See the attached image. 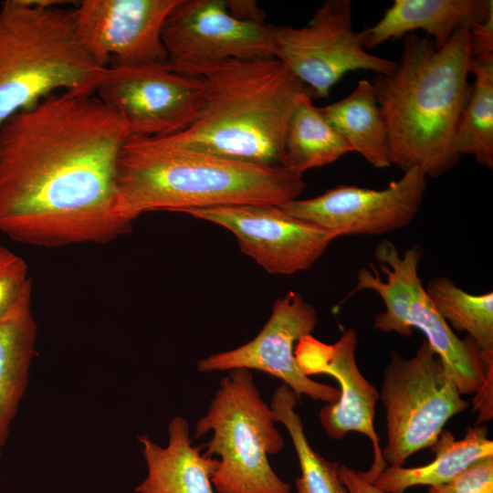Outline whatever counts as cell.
<instances>
[{
  "instance_id": "6da1fadb",
  "label": "cell",
  "mask_w": 493,
  "mask_h": 493,
  "mask_svg": "<svg viewBox=\"0 0 493 493\" xmlns=\"http://www.w3.org/2000/svg\"><path fill=\"white\" fill-rule=\"evenodd\" d=\"M129 137L95 94L58 92L12 116L0 129V233L45 247L128 233L116 176Z\"/></svg>"
},
{
  "instance_id": "7a4b0ae2",
  "label": "cell",
  "mask_w": 493,
  "mask_h": 493,
  "mask_svg": "<svg viewBox=\"0 0 493 493\" xmlns=\"http://www.w3.org/2000/svg\"><path fill=\"white\" fill-rule=\"evenodd\" d=\"M307 184L283 165L230 160L163 138L130 136L117 165V213L127 225L142 214L236 205H282Z\"/></svg>"
},
{
  "instance_id": "3957f363",
  "label": "cell",
  "mask_w": 493,
  "mask_h": 493,
  "mask_svg": "<svg viewBox=\"0 0 493 493\" xmlns=\"http://www.w3.org/2000/svg\"><path fill=\"white\" fill-rule=\"evenodd\" d=\"M470 32L459 29L439 49L427 37H404L394 69L372 82L382 110L390 160L438 177L460 161L455 137L468 99Z\"/></svg>"
},
{
  "instance_id": "277c9868",
  "label": "cell",
  "mask_w": 493,
  "mask_h": 493,
  "mask_svg": "<svg viewBox=\"0 0 493 493\" xmlns=\"http://www.w3.org/2000/svg\"><path fill=\"white\" fill-rule=\"evenodd\" d=\"M184 74L203 81L199 109L186 129L159 138L230 160L283 165L288 120L299 96L309 93L283 63L226 59Z\"/></svg>"
},
{
  "instance_id": "5b68a950",
  "label": "cell",
  "mask_w": 493,
  "mask_h": 493,
  "mask_svg": "<svg viewBox=\"0 0 493 493\" xmlns=\"http://www.w3.org/2000/svg\"><path fill=\"white\" fill-rule=\"evenodd\" d=\"M64 1L7 0L0 6V129L58 92L95 94L105 72L81 45Z\"/></svg>"
},
{
  "instance_id": "8992f818",
  "label": "cell",
  "mask_w": 493,
  "mask_h": 493,
  "mask_svg": "<svg viewBox=\"0 0 493 493\" xmlns=\"http://www.w3.org/2000/svg\"><path fill=\"white\" fill-rule=\"evenodd\" d=\"M220 381L206 414L196 423L194 438L209 431L203 446L207 456H219L211 477L216 493H291L288 483L272 468L268 456L285 446L274 414L263 400L252 372L228 371Z\"/></svg>"
},
{
  "instance_id": "52a82bcc",
  "label": "cell",
  "mask_w": 493,
  "mask_h": 493,
  "mask_svg": "<svg viewBox=\"0 0 493 493\" xmlns=\"http://www.w3.org/2000/svg\"><path fill=\"white\" fill-rule=\"evenodd\" d=\"M385 411L389 467H403L414 453L432 447L446 422L469 406L427 341L414 355L390 351L379 392Z\"/></svg>"
},
{
  "instance_id": "ba28073f",
  "label": "cell",
  "mask_w": 493,
  "mask_h": 493,
  "mask_svg": "<svg viewBox=\"0 0 493 493\" xmlns=\"http://www.w3.org/2000/svg\"><path fill=\"white\" fill-rule=\"evenodd\" d=\"M274 58L309 89L312 99L328 98L348 72H392L396 61L371 54L364 34L353 27L351 0H327L302 27L271 26Z\"/></svg>"
},
{
  "instance_id": "9c48e42d",
  "label": "cell",
  "mask_w": 493,
  "mask_h": 493,
  "mask_svg": "<svg viewBox=\"0 0 493 493\" xmlns=\"http://www.w3.org/2000/svg\"><path fill=\"white\" fill-rule=\"evenodd\" d=\"M204 84L166 63L110 66L96 96L125 122L130 136L166 137L186 129L200 106Z\"/></svg>"
},
{
  "instance_id": "30bf717a",
  "label": "cell",
  "mask_w": 493,
  "mask_h": 493,
  "mask_svg": "<svg viewBox=\"0 0 493 493\" xmlns=\"http://www.w3.org/2000/svg\"><path fill=\"white\" fill-rule=\"evenodd\" d=\"M170 68H191L226 59L274 58L271 26L233 16L225 0H180L162 32Z\"/></svg>"
},
{
  "instance_id": "8fae6325",
  "label": "cell",
  "mask_w": 493,
  "mask_h": 493,
  "mask_svg": "<svg viewBox=\"0 0 493 493\" xmlns=\"http://www.w3.org/2000/svg\"><path fill=\"white\" fill-rule=\"evenodd\" d=\"M184 213L230 231L240 250L270 274L291 275L309 268L338 237L280 205H236Z\"/></svg>"
},
{
  "instance_id": "7c38bea8",
  "label": "cell",
  "mask_w": 493,
  "mask_h": 493,
  "mask_svg": "<svg viewBox=\"0 0 493 493\" xmlns=\"http://www.w3.org/2000/svg\"><path fill=\"white\" fill-rule=\"evenodd\" d=\"M426 189V176L418 168L404 172L382 190L338 185L323 194L280 205L288 214L341 236L383 235L412 223Z\"/></svg>"
},
{
  "instance_id": "4fadbf2b",
  "label": "cell",
  "mask_w": 493,
  "mask_h": 493,
  "mask_svg": "<svg viewBox=\"0 0 493 493\" xmlns=\"http://www.w3.org/2000/svg\"><path fill=\"white\" fill-rule=\"evenodd\" d=\"M317 320L314 307L299 293L289 291L276 299L271 316L253 340L234 350L199 360L196 369L201 372H228L236 368L257 370L283 381L299 401L305 394L327 404L336 402L340 390L307 376L294 353L297 342L311 335Z\"/></svg>"
},
{
  "instance_id": "5bb4252c",
  "label": "cell",
  "mask_w": 493,
  "mask_h": 493,
  "mask_svg": "<svg viewBox=\"0 0 493 493\" xmlns=\"http://www.w3.org/2000/svg\"><path fill=\"white\" fill-rule=\"evenodd\" d=\"M180 0H83L73 10L78 37L101 68L166 63L162 32Z\"/></svg>"
},
{
  "instance_id": "9a60e30c",
  "label": "cell",
  "mask_w": 493,
  "mask_h": 493,
  "mask_svg": "<svg viewBox=\"0 0 493 493\" xmlns=\"http://www.w3.org/2000/svg\"><path fill=\"white\" fill-rule=\"evenodd\" d=\"M358 335L353 329L345 330L340 339L327 344L312 335L302 337L296 344L295 357L307 375L332 376L340 386L336 402L328 403L320 411V421L328 436L341 440L350 432L366 435L373 450V460L361 476L374 483L388 467L383 457L380 440L374 427L378 390L362 374L356 362Z\"/></svg>"
},
{
  "instance_id": "2e32d148",
  "label": "cell",
  "mask_w": 493,
  "mask_h": 493,
  "mask_svg": "<svg viewBox=\"0 0 493 493\" xmlns=\"http://www.w3.org/2000/svg\"><path fill=\"white\" fill-rule=\"evenodd\" d=\"M492 12V0H394L375 25L362 30L364 46L372 49L423 30L439 49L456 31H470Z\"/></svg>"
},
{
  "instance_id": "e0dca14e",
  "label": "cell",
  "mask_w": 493,
  "mask_h": 493,
  "mask_svg": "<svg viewBox=\"0 0 493 493\" xmlns=\"http://www.w3.org/2000/svg\"><path fill=\"white\" fill-rule=\"evenodd\" d=\"M168 437V445L163 447L146 435L138 436L147 476L134 493H215L211 477L219 460L202 454V446H193L187 421L173 417Z\"/></svg>"
},
{
  "instance_id": "ac0fdd59",
  "label": "cell",
  "mask_w": 493,
  "mask_h": 493,
  "mask_svg": "<svg viewBox=\"0 0 493 493\" xmlns=\"http://www.w3.org/2000/svg\"><path fill=\"white\" fill-rule=\"evenodd\" d=\"M373 255L386 280L381 279L374 265H370L371 270L362 267L357 273L356 286L349 297L363 289L375 291L382 298L385 310L376 315L374 330L410 337L414 331L407 318L412 300L423 286L418 275L423 250L414 245L401 256L393 243L383 240L377 245Z\"/></svg>"
},
{
  "instance_id": "d6986e66",
  "label": "cell",
  "mask_w": 493,
  "mask_h": 493,
  "mask_svg": "<svg viewBox=\"0 0 493 493\" xmlns=\"http://www.w3.org/2000/svg\"><path fill=\"white\" fill-rule=\"evenodd\" d=\"M32 281L13 307L0 318V446L10 432L26 392L35 353L37 324L32 308Z\"/></svg>"
},
{
  "instance_id": "ffe728a7",
  "label": "cell",
  "mask_w": 493,
  "mask_h": 493,
  "mask_svg": "<svg viewBox=\"0 0 493 493\" xmlns=\"http://www.w3.org/2000/svg\"><path fill=\"white\" fill-rule=\"evenodd\" d=\"M435 457L429 464L414 467H387L373 483L386 493H404L414 486L436 487L446 484L473 463L493 456V441L485 425L468 426L462 439L456 440L443 430L431 447Z\"/></svg>"
},
{
  "instance_id": "44dd1931",
  "label": "cell",
  "mask_w": 493,
  "mask_h": 493,
  "mask_svg": "<svg viewBox=\"0 0 493 493\" xmlns=\"http://www.w3.org/2000/svg\"><path fill=\"white\" fill-rule=\"evenodd\" d=\"M408 324L417 328L441 360L461 394H475L493 367V357L483 358L481 350L469 337L459 339L438 314L421 286L410 305Z\"/></svg>"
},
{
  "instance_id": "7402d4cb",
  "label": "cell",
  "mask_w": 493,
  "mask_h": 493,
  "mask_svg": "<svg viewBox=\"0 0 493 493\" xmlns=\"http://www.w3.org/2000/svg\"><path fill=\"white\" fill-rule=\"evenodd\" d=\"M320 110L352 152L376 168L392 164L384 118L371 81L359 80L348 96Z\"/></svg>"
},
{
  "instance_id": "603a6c76",
  "label": "cell",
  "mask_w": 493,
  "mask_h": 493,
  "mask_svg": "<svg viewBox=\"0 0 493 493\" xmlns=\"http://www.w3.org/2000/svg\"><path fill=\"white\" fill-rule=\"evenodd\" d=\"M352 152L349 143L313 104L309 92L300 94L288 120L283 145V165L302 175L330 164Z\"/></svg>"
},
{
  "instance_id": "cb8c5ba5",
  "label": "cell",
  "mask_w": 493,
  "mask_h": 493,
  "mask_svg": "<svg viewBox=\"0 0 493 493\" xmlns=\"http://www.w3.org/2000/svg\"><path fill=\"white\" fill-rule=\"evenodd\" d=\"M470 74L475 77L461 111L456 137L457 154L471 155L493 169V54L472 56Z\"/></svg>"
},
{
  "instance_id": "d4e9b609",
  "label": "cell",
  "mask_w": 493,
  "mask_h": 493,
  "mask_svg": "<svg viewBox=\"0 0 493 493\" xmlns=\"http://www.w3.org/2000/svg\"><path fill=\"white\" fill-rule=\"evenodd\" d=\"M295 393L286 384L278 386L272 396L270 408L276 422L289 434L295 448L300 476L296 479V493H349L339 475V463L329 461L316 452L305 435Z\"/></svg>"
},
{
  "instance_id": "484cf974",
  "label": "cell",
  "mask_w": 493,
  "mask_h": 493,
  "mask_svg": "<svg viewBox=\"0 0 493 493\" xmlns=\"http://www.w3.org/2000/svg\"><path fill=\"white\" fill-rule=\"evenodd\" d=\"M425 293L453 330L466 331L482 351H493V292L470 294L446 277L431 279Z\"/></svg>"
},
{
  "instance_id": "4316f807",
  "label": "cell",
  "mask_w": 493,
  "mask_h": 493,
  "mask_svg": "<svg viewBox=\"0 0 493 493\" xmlns=\"http://www.w3.org/2000/svg\"><path fill=\"white\" fill-rule=\"evenodd\" d=\"M30 280L26 261L0 245V318L13 307Z\"/></svg>"
},
{
  "instance_id": "83f0119b",
  "label": "cell",
  "mask_w": 493,
  "mask_h": 493,
  "mask_svg": "<svg viewBox=\"0 0 493 493\" xmlns=\"http://www.w3.org/2000/svg\"><path fill=\"white\" fill-rule=\"evenodd\" d=\"M428 493H493V456L482 458Z\"/></svg>"
},
{
  "instance_id": "f1b7e54d",
  "label": "cell",
  "mask_w": 493,
  "mask_h": 493,
  "mask_svg": "<svg viewBox=\"0 0 493 493\" xmlns=\"http://www.w3.org/2000/svg\"><path fill=\"white\" fill-rule=\"evenodd\" d=\"M493 367L487 371L485 379L473 398V412H477L476 425L490 421L493 417Z\"/></svg>"
},
{
  "instance_id": "f546056e",
  "label": "cell",
  "mask_w": 493,
  "mask_h": 493,
  "mask_svg": "<svg viewBox=\"0 0 493 493\" xmlns=\"http://www.w3.org/2000/svg\"><path fill=\"white\" fill-rule=\"evenodd\" d=\"M469 32L471 56L493 54V12Z\"/></svg>"
},
{
  "instance_id": "4dcf8cb0",
  "label": "cell",
  "mask_w": 493,
  "mask_h": 493,
  "mask_svg": "<svg viewBox=\"0 0 493 493\" xmlns=\"http://www.w3.org/2000/svg\"><path fill=\"white\" fill-rule=\"evenodd\" d=\"M339 475L349 493H386L346 465L339 466Z\"/></svg>"
},
{
  "instance_id": "1f68e13d",
  "label": "cell",
  "mask_w": 493,
  "mask_h": 493,
  "mask_svg": "<svg viewBox=\"0 0 493 493\" xmlns=\"http://www.w3.org/2000/svg\"><path fill=\"white\" fill-rule=\"evenodd\" d=\"M229 13L241 20L264 24L265 14L255 1H226Z\"/></svg>"
},
{
  "instance_id": "d6a6232c",
  "label": "cell",
  "mask_w": 493,
  "mask_h": 493,
  "mask_svg": "<svg viewBox=\"0 0 493 493\" xmlns=\"http://www.w3.org/2000/svg\"><path fill=\"white\" fill-rule=\"evenodd\" d=\"M0 448H1V446H0ZM0 451H1V450H0Z\"/></svg>"
}]
</instances>
